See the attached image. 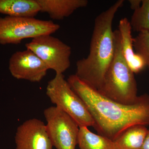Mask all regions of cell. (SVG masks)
Masks as SVG:
<instances>
[{"label":"cell","instance_id":"cell-1","mask_svg":"<svg viewBox=\"0 0 149 149\" xmlns=\"http://www.w3.org/2000/svg\"><path fill=\"white\" fill-rule=\"evenodd\" d=\"M87 106L99 135L114 141L133 125H149V95L139 96L134 103L124 104L108 98L80 80L75 74L67 80Z\"/></svg>","mask_w":149,"mask_h":149},{"label":"cell","instance_id":"cell-2","mask_svg":"<svg viewBox=\"0 0 149 149\" xmlns=\"http://www.w3.org/2000/svg\"><path fill=\"white\" fill-rule=\"evenodd\" d=\"M124 1L118 0L96 17L89 54L87 57L76 63L75 75L97 90L100 87L114 57L115 45L113 22Z\"/></svg>","mask_w":149,"mask_h":149},{"label":"cell","instance_id":"cell-3","mask_svg":"<svg viewBox=\"0 0 149 149\" xmlns=\"http://www.w3.org/2000/svg\"><path fill=\"white\" fill-rule=\"evenodd\" d=\"M115 51L99 93L108 98L124 104H131L137 100V84L133 73L124 58L121 49V37L118 29L114 31Z\"/></svg>","mask_w":149,"mask_h":149},{"label":"cell","instance_id":"cell-4","mask_svg":"<svg viewBox=\"0 0 149 149\" xmlns=\"http://www.w3.org/2000/svg\"><path fill=\"white\" fill-rule=\"evenodd\" d=\"M46 94L52 103L70 116L79 127H94L95 121L83 100L71 88L63 74H56L46 88Z\"/></svg>","mask_w":149,"mask_h":149},{"label":"cell","instance_id":"cell-5","mask_svg":"<svg viewBox=\"0 0 149 149\" xmlns=\"http://www.w3.org/2000/svg\"><path fill=\"white\" fill-rule=\"evenodd\" d=\"M60 28L50 20L34 17H0V44L18 45L24 39L52 35Z\"/></svg>","mask_w":149,"mask_h":149},{"label":"cell","instance_id":"cell-6","mask_svg":"<svg viewBox=\"0 0 149 149\" xmlns=\"http://www.w3.org/2000/svg\"><path fill=\"white\" fill-rule=\"evenodd\" d=\"M25 47L34 53L48 69L54 70L56 74H63L70 66L71 47L51 35L33 38Z\"/></svg>","mask_w":149,"mask_h":149},{"label":"cell","instance_id":"cell-7","mask_svg":"<svg viewBox=\"0 0 149 149\" xmlns=\"http://www.w3.org/2000/svg\"><path fill=\"white\" fill-rule=\"evenodd\" d=\"M44 113L47 131L53 147L56 149H75L79 132L77 123L56 107L46 109Z\"/></svg>","mask_w":149,"mask_h":149},{"label":"cell","instance_id":"cell-8","mask_svg":"<svg viewBox=\"0 0 149 149\" xmlns=\"http://www.w3.org/2000/svg\"><path fill=\"white\" fill-rule=\"evenodd\" d=\"M9 69L15 78L31 82H40L49 70L44 63L28 49L17 52L11 56Z\"/></svg>","mask_w":149,"mask_h":149},{"label":"cell","instance_id":"cell-9","mask_svg":"<svg viewBox=\"0 0 149 149\" xmlns=\"http://www.w3.org/2000/svg\"><path fill=\"white\" fill-rule=\"evenodd\" d=\"M15 149H53L46 125L42 120L32 118L19 125L15 134Z\"/></svg>","mask_w":149,"mask_h":149},{"label":"cell","instance_id":"cell-10","mask_svg":"<svg viewBox=\"0 0 149 149\" xmlns=\"http://www.w3.org/2000/svg\"><path fill=\"white\" fill-rule=\"evenodd\" d=\"M118 30L121 37L123 54L128 66L134 74L141 72L146 65L143 58L134 51L132 29L128 18L124 17L120 19Z\"/></svg>","mask_w":149,"mask_h":149},{"label":"cell","instance_id":"cell-11","mask_svg":"<svg viewBox=\"0 0 149 149\" xmlns=\"http://www.w3.org/2000/svg\"><path fill=\"white\" fill-rule=\"evenodd\" d=\"M40 12L46 13L54 19L60 20L71 15L78 9L85 7L87 0H37Z\"/></svg>","mask_w":149,"mask_h":149},{"label":"cell","instance_id":"cell-12","mask_svg":"<svg viewBox=\"0 0 149 149\" xmlns=\"http://www.w3.org/2000/svg\"><path fill=\"white\" fill-rule=\"evenodd\" d=\"M39 12L37 0H0V13L8 16L34 17Z\"/></svg>","mask_w":149,"mask_h":149},{"label":"cell","instance_id":"cell-13","mask_svg":"<svg viewBox=\"0 0 149 149\" xmlns=\"http://www.w3.org/2000/svg\"><path fill=\"white\" fill-rule=\"evenodd\" d=\"M148 129L145 125H133L124 130L113 141L115 149H141Z\"/></svg>","mask_w":149,"mask_h":149},{"label":"cell","instance_id":"cell-14","mask_svg":"<svg viewBox=\"0 0 149 149\" xmlns=\"http://www.w3.org/2000/svg\"><path fill=\"white\" fill-rule=\"evenodd\" d=\"M77 145L80 149H115L113 141L91 132L88 127H79Z\"/></svg>","mask_w":149,"mask_h":149},{"label":"cell","instance_id":"cell-15","mask_svg":"<svg viewBox=\"0 0 149 149\" xmlns=\"http://www.w3.org/2000/svg\"><path fill=\"white\" fill-rule=\"evenodd\" d=\"M130 22L132 31L149 32V0H142L141 6L134 11Z\"/></svg>","mask_w":149,"mask_h":149},{"label":"cell","instance_id":"cell-16","mask_svg":"<svg viewBox=\"0 0 149 149\" xmlns=\"http://www.w3.org/2000/svg\"><path fill=\"white\" fill-rule=\"evenodd\" d=\"M133 43L135 52L143 58L149 70V32L139 33Z\"/></svg>","mask_w":149,"mask_h":149},{"label":"cell","instance_id":"cell-17","mask_svg":"<svg viewBox=\"0 0 149 149\" xmlns=\"http://www.w3.org/2000/svg\"><path fill=\"white\" fill-rule=\"evenodd\" d=\"M130 8L135 10L139 8L142 4V0H129Z\"/></svg>","mask_w":149,"mask_h":149},{"label":"cell","instance_id":"cell-18","mask_svg":"<svg viewBox=\"0 0 149 149\" xmlns=\"http://www.w3.org/2000/svg\"><path fill=\"white\" fill-rule=\"evenodd\" d=\"M141 149H149V129Z\"/></svg>","mask_w":149,"mask_h":149}]
</instances>
